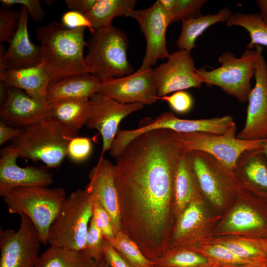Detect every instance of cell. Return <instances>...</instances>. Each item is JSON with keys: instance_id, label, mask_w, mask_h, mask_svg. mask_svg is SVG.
Returning <instances> with one entry per match:
<instances>
[{"instance_id": "c3c4849f", "label": "cell", "mask_w": 267, "mask_h": 267, "mask_svg": "<svg viewBox=\"0 0 267 267\" xmlns=\"http://www.w3.org/2000/svg\"><path fill=\"white\" fill-rule=\"evenodd\" d=\"M256 3L259 8L260 16L267 25V0H257Z\"/></svg>"}, {"instance_id": "603a6c76", "label": "cell", "mask_w": 267, "mask_h": 267, "mask_svg": "<svg viewBox=\"0 0 267 267\" xmlns=\"http://www.w3.org/2000/svg\"><path fill=\"white\" fill-rule=\"evenodd\" d=\"M199 189L189 153L180 150L176 164L174 179V200L178 212L181 213L198 196Z\"/></svg>"}, {"instance_id": "cb8c5ba5", "label": "cell", "mask_w": 267, "mask_h": 267, "mask_svg": "<svg viewBox=\"0 0 267 267\" xmlns=\"http://www.w3.org/2000/svg\"><path fill=\"white\" fill-rule=\"evenodd\" d=\"M48 104L50 117L76 132L86 125L90 115L89 99H64Z\"/></svg>"}, {"instance_id": "ee69618b", "label": "cell", "mask_w": 267, "mask_h": 267, "mask_svg": "<svg viewBox=\"0 0 267 267\" xmlns=\"http://www.w3.org/2000/svg\"><path fill=\"white\" fill-rule=\"evenodd\" d=\"M104 259L110 267H132L111 244L104 238Z\"/></svg>"}, {"instance_id": "83f0119b", "label": "cell", "mask_w": 267, "mask_h": 267, "mask_svg": "<svg viewBox=\"0 0 267 267\" xmlns=\"http://www.w3.org/2000/svg\"><path fill=\"white\" fill-rule=\"evenodd\" d=\"M35 267H97L82 251L50 246L40 255Z\"/></svg>"}, {"instance_id": "7402d4cb", "label": "cell", "mask_w": 267, "mask_h": 267, "mask_svg": "<svg viewBox=\"0 0 267 267\" xmlns=\"http://www.w3.org/2000/svg\"><path fill=\"white\" fill-rule=\"evenodd\" d=\"M0 80L10 87L24 91L40 102L48 103L46 95L51 79L41 63L34 67L0 71Z\"/></svg>"}, {"instance_id": "b9f144b4", "label": "cell", "mask_w": 267, "mask_h": 267, "mask_svg": "<svg viewBox=\"0 0 267 267\" xmlns=\"http://www.w3.org/2000/svg\"><path fill=\"white\" fill-rule=\"evenodd\" d=\"M0 2L2 6L7 7L15 4L24 6L32 19L37 22L43 20L46 15L39 0H0Z\"/></svg>"}, {"instance_id": "8fae6325", "label": "cell", "mask_w": 267, "mask_h": 267, "mask_svg": "<svg viewBox=\"0 0 267 267\" xmlns=\"http://www.w3.org/2000/svg\"><path fill=\"white\" fill-rule=\"evenodd\" d=\"M188 153L200 190L213 204L222 206L227 192L238 187L233 171L206 153Z\"/></svg>"}, {"instance_id": "681fc988", "label": "cell", "mask_w": 267, "mask_h": 267, "mask_svg": "<svg viewBox=\"0 0 267 267\" xmlns=\"http://www.w3.org/2000/svg\"><path fill=\"white\" fill-rule=\"evenodd\" d=\"M9 86L4 81L0 80V102L2 105L6 100Z\"/></svg>"}, {"instance_id": "30bf717a", "label": "cell", "mask_w": 267, "mask_h": 267, "mask_svg": "<svg viewBox=\"0 0 267 267\" xmlns=\"http://www.w3.org/2000/svg\"><path fill=\"white\" fill-rule=\"evenodd\" d=\"M17 230L0 228V267H35L42 240L36 226L26 215H20Z\"/></svg>"}, {"instance_id": "d6a6232c", "label": "cell", "mask_w": 267, "mask_h": 267, "mask_svg": "<svg viewBox=\"0 0 267 267\" xmlns=\"http://www.w3.org/2000/svg\"><path fill=\"white\" fill-rule=\"evenodd\" d=\"M262 217L253 209L245 205L237 206L231 213L225 223V228L232 231H246L262 227Z\"/></svg>"}, {"instance_id": "5bb4252c", "label": "cell", "mask_w": 267, "mask_h": 267, "mask_svg": "<svg viewBox=\"0 0 267 267\" xmlns=\"http://www.w3.org/2000/svg\"><path fill=\"white\" fill-rule=\"evenodd\" d=\"M97 93L123 104L151 105L158 100L152 68L101 81Z\"/></svg>"}, {"instance_id": "e0dca14e", "label": "cell", "mask_w": 267, "mask_h": 267, "mask_svg": "<svg viewBox=\"0 0 267 267\" xmlns=\"http://www.w3.org/2000/svg\"><path fill=\"white\" fill-rule=\"evenodd\" d=\"M19 157L12 145L3 148L0 159V192L16 187L48 186L53 182L52 174L44 166L21 167Z\"/></svg>"}, {"instance_id": "e575fe53", "label": "cell", "mask_w": 267, "mask_h": 267, "mask_svg": "<svg viewBox=\"0 0 267 267\" xmlns=\"http://www.w3.org/2000/svg\"><path fill=\"white\" fill-rule=\"evenodd\" d=\"M21 18V11L11 7L2 6L0 9V43L8 44L18 31Z\"/></svg>"}, {"instance_id": "4316f807", "label": "cell", "mask_w": 267, "mask_h": 267, "mask_svg": "<svg viewBox=\"0 0 267 267\" xmlns=\"http://www.w3.org/2000/svg\"><path fill=\"white\" fill-rule=\"evenodd\" d=\"M136 3V0H97L85 15L95 31L113 26L115 17H127L134 10Z\"/></svg>"}, {"instance_id": "277c9868", "label": "cell", "mask_w": 267, "mask_h": 267, "mask_svg": "<svg viewBox=\"0 0 267 267\" xmlns=\"http://www.w3.org/2000/svg\"><path fill=\"white\" fill-rule=\"evenodd\" d=\"M10 214L27 216L36 226L43 244L47 242L49 227L67 196L63 187H16L0 192Z\"/></svg>"}, {"instance_id": "9c48e42d", "label": "cell", "mask_w": 267, "mask_h": 267, "mask_svg": "<svg viewBox=\"0 0 267 267\" xmlns=\"http://www.w3.org/2000/svg\"><path fill=\"white\" fill-rule=\"evenodd\" d=\"M146 121L134 130H119L115 142L120 148H124L137 136L148 131L166 129L178 133L205 132L218 134L236 136L237 128L233 118L225 115L208 119H183L172 112H165Z\"/></svg>"}, {"instance_id": "9a60e30c", "label": "cell", "mask_w": 267, "mask_h": 267, "mask_svg": "<svg viewBox=\"0 0 267 267\" xmlns=\"http://www.w3.org/2000/svg\"><path fill=\"white\" fill-rule=\"evenodd\" d=\"M167 59L166 62L153 69L158 97L201 87L204 80L197 74L190 52L179 49L171 53Z\"/></svg>"}, {"instance_id": "bcb514c9", "label": "cell", "mask_w": 267, "mask_h": 267, "mask_svg": "<svg viewBox=\"0 0 267 267\" xmlns=\"http://www.w3.org/2000/svg\"><path fill=\"white\" fill-rule=\"evenodd\" d=\"M97 0H65L67 7L85 14L94 6Z\"/></svg>"}, {"instance_id": "4dcf8cb0", "label": "cell", "mask_w": 267, "mask_h": 267, "mask_svg": "<svg viewBox=\"0 0 267 267\" xmlns=\"http://www.w3.org/2000/svg\"><path fill=\"white\" fill-rule=\"evenodd\" d=\"M132 267H154L153 262L142 253L137 244L122 231L108 241Z\"/></svg>"}, {"instance_id": "1f68e13d", "label": "cell", "mask_w": 267, "mask_h": 267, "mask_svg": "<svg viewBox=\"0 0 267 267\" xmlns=\"http://www.w3.org/2000/svg\"><path fill=\"white\" fill-rule=\"evenodd\" d=\"M203 252L214 265L228 267H267V264L248 260L238 256L222 243L207 246L203 249Z\"/></svg>"}, {"instance_id": "d4e9b609", "label": "cell", "mask_w": 267, "mask_h": 267, "mask_svg": "<svg viewBox=\"0 0 267 267\" xmlns=\"http://www.w3.org/2000/svg\"><path fill=\"white\" fill-rule=\"evenodd\" d=\"M243 181L267 194V159L263 148L244 152L233 170Z\"/></svg>"}, {"instance_id": "8992f818", "label": "cell", "mask_w": 267, "mask_h": 267, "mask_svg": "<svg viewBox=\"0 0 267 267\" xmlns=\"http://www.w3.org/2000/svg\"><path fill=\"white\" fill-rule=\"evenodd\" d=\"M129 41L122 29L113 25L95 31L87 41L86 64L90 73L101 81L133 73L128 60Z\"/></svg>"}, {"instance_id": "52a82bcc", "label": "cell", "mask_w": 267, "mask_h": 267, "mask_svg": "<svg viewBox=\"0 0 267 267\" xmlns=\"http://www.w3.org/2000/svg\"><path fill=\"white\" fill-rule=\"evenodd\" d=\"M256 58L255 49H246L240 57L226 51L218 57L219 67L210 71L196 69V72L207 86L219 87L239 102H246L252 89L251 80L255 75Z\"/></svg>"}, {"instance_id": "7a4b0ae2", "label": "cell", "mask_w": 267, "mask_h": 267, "mask_svg": "<svg viewBox=\"0 0 267 267\" xmlns=\"http://www.w3.org/2000/svg\"><path fill=\"white\" fill-rule=\"evenodd\" d=\"M85 29H68L56 21L37 29L41 64L51 80L90 73L84 55Z\"/></svg>"}, {"instance_id": "d590c367", "label": "cell", "mask_w": 267, "mask_h": 267, "mask_svg": "<svg viewBox=\"0 0 267 267\" xmlns=\"http://www.w3.org/2000/svg\"><path fill=\"white\" fill-rule=\"evenodd\" d=\"M83 251L95 261L104 259V237L91 218Z\"/></svg>"}, {"instance_id": "ba28073f", "label": "cell", "mask_w": 267, "mask_h": 267, "mask_svg": "<svg viewBox=\"0 0 267 267\" xmlns=\"http://www.w3.org/2000/svg\"><path fill=\"white\" fill-rule=\"evenodd\" d=\"M169 131L172 139L180 150L187 152L198 151L206 153L232 171L244 152L263 148L266 139L244 140L236 135Z\"/></svg>"}, {"instance_id": "4fadbf2b", "label": "cell", "mask_w": 267, "mask_h": 267, "mask_svg": "<svg viewBox=\"0 0 267 267\" xmlns=\"http://www.w3.org/2000/svg\"><path fill=\"white\" fill-rule=\"evenodd\" d=\"M255 84L248 98L245 123L236 137L244 140L267 138V63L263 47L256 45Z\"/></svg>"}, {"instance_id": "f6af8a7d", "label": "cell", "mask_w": 267, "mask_h": 267, "mask_svg": "<svg viewBox=\"0 0 267 267\" xmlns=\"http://www.w3.org/2000/svg\"><path fill=\"white\" fill-rule=\"evenodd\" d=\"M23 129L9 126L3 121L0 122V145L9 140H14L19 137L23 133Z\"/></svg>"}, {"instance_id": "836d02e7", "label": "cell", "mask_w": 267, "mask_h": 267, "mask_svg": "<svg viewBox=\"0 0 267 267\" xmlns=\"http://www.w3.org/2000/svg\"><path fill=\"white\" fill-rule=\"evenodd\" d=\"M198 196L181 212L174 235L176 240L181 239L189 234L203 222L204 212Z\"/></svg>"}, {"instance_id": "f907efd6", "label": "cell", "mask_w": 267, "mask_h": 267, "mask_svg": "<svg viewBox=\"0 0 267 267\" xmlns=\"http://www.w3.org/2000/svg\"><path fill=\"white\" fill-rule=\"evenodd\" d=\"M96 262L97 267H110V266L104 260V259H103L98 261H96Z\"/></svg>"}, {"instance_id": "f35d334b", "label": "cell", "mask_w": 267, "mask_h": 267, "mask_svg": "<svg viewBox=\"0 0 267 267\" xmlns=\"http://www.w3.org/2000/svg\"><path fill=\"white\" fill-rule=\"evenodd\" d=\"M92 218L101 230L104 238L108 241L112 240L115 234L111 218L106 210L95 197Z\"/></svg>"}, {"instance_id": "ffe728a7", "label": "cell", "mask_w": 267, "mask_h": 267, "mask_svg": "<svg viewBox=\"0 0 267 267\" xmlns=\"http://www.w3.org/2000/svg\"><path fill=\"white\" fill-rule=\"evenodd\" d=\"M21 18L15 35L9 44L6 50L3 44L0 45V71L36 66L41 63L40 46L30 40L28 28V12L20 7Z\"/></svg>"}, {"instance_id": "484cf974", "label": "cell", "mask_w": 267, "mask_h": 267, "mask_svg": "<svg viewBox=\"0 0 267 267\" xmlns=\"http://www.w3.org/2000/svg\"><path fill=\"white\" fill-rule=\"evenodd\" d=\"M232 14L230 9L223 8L215 14L208 13L204 16L182 21L181 32L176 42L177 47L179 49L190 52L195 47L196 40L199 36L216 23H226Z\"/></svg>"}, {"instance_id": "f1b7e54d", "label": "cell", "mask_w": 267, "mask_h": 267, "mask_svg": "<svg viewBox=\"0 0 267 267\" xmlns=\"http://www.w3.org/2000/svg\"><path fill=\"white\" fill-rule=\"evenodd\" d=\"M226 25L228 27H241L247 31L250 42L247 45V49H253L256 45L267 46V25L259 13H234Z\"/></svg>"}, {"instance_id": "ab89813d", "label": "cell", "mask_w": 267, "mask_h": 267, "mask_svg": "<svg viewBox=\"0 0 267 267\" xmlns=\"http://www.w3.org/2000/svg\"><path fill=\"white\" fill-rule=\"evenodd\" d=\"M92 150V145L89 138L77 136L70 142L67 156L73 162L81 163L90 156Z\"/></svg>"}, {"instance_id": "3957f363", "label": "cell", "mask_w": 267, "mask_h": 267, "mask_svg": "<svg viewBox=\"0 0 267 267\" xmlns=\"http://www.w3.org/2000/svg\"><path fill=\"white\" fill-rule=\"evenodd\" d=\"M23 130L11 145L19 157L42 162L46 168L61 165L67 156L70 142L78 134L50 117Z\"/></svg>"}, {"instance_id": "7dc6e473", "label": "cell", "mask_w": 267, "mask_h": 267, "mask_svg": "<svg viewBox=\"0 0 267 267\" xmlns=\"http://www.w3.org/2000/svg\"><path fill=\"white\" fill-rule=\"evenodd\" d=\"M158 1L163 9L170 16L173 22V13L176 0H158Z\"/></svg>"}, {"instance_id": "2e32d148", "label": "cell", "mask_w": 267, "mask_h": 267, "mask_svg": "<svg viewBox=\"0 0 267 267\" xmlns=\"http://www.w3.org/2000/svg\"><path fill=\"white\" fill-rule=\"evenodd\" d=\"M90 113L86 124L89 129L99 132L102 139L101 156L109 150L115 138L120 123L131 113L141 109L144 105L139 103L123 104L99 93L90 99Z\"/></svg>"}, {"instance_id": "44dd1931", "label": "cell", "mask_w": 267, "mask_h": 267, "mask_svg": "<svg viewBox=\"0 0 267 267\" xmlns=\"http://www.w3.org/2000/svg\"><path fill=\"white\" fill-rule=\"evenodd\" d=\"M101 80L90 73L51 80L46 91L48 103L71 98L90 99L98 92Z\"/></svg>"}, {"instance_id": "74e56055", "label": "cell", "mask_w": 267, "mask_h": 267, "mask_svg": "<svg viewBox=\"0 0 267 267\" xmlns=\"http://www.w3.org/2000/svg\"><path fill=\"white\" fill-rule=\"evenodd\" d=\"M222 244L238 256L248 260L267 264L265 254L259 248L247 242L230 241Z\"/></svg>"}, {"instance_id": "816d5d0a", "label": "cell", "mask_w": 267, "mask_h": 267, "mask_svg": "<svg viewBox=\"0 0 267 267\" xmlns=\"http://www.w3.org/2000/svg\"><path fill=\"white\" fill-rule=\"evenodd\" d=\"M265 155L267 159V138L265 139L264 147L263 148Z\"/></svg>"}, {"instance_id": "6da1fadb", "label": "cell", "mask_w": 267, "mask_h": 267, "mask_svg": "<svg viewBox=\"0 0 267 267\" xmlns=\"http://www.w3.org/2000/svg\"><path fill=\"white\" fill-rule=\"evenodd\" d=\"M180 151L168 130L157 129L137 136L115 158L121 231L152 262L169 250L170 212Z\"/></svg>"}, {"instance_id": "ac0fdd59", "label": "cell", "mask_w": 267, "mask_h": 267, "mask_svg": "<svg viewBox=\"0 0 267 267\" xmlns=\"http://www.w3.org/2000/svg\"><path fill=\"white\" fill-rule=\"evenodd\" d=\"M0 116L7 125L24 129L50 117L48 104L38 101L20 89L9 87L7 97L0 105Z\"/></svg>"}, {"instance_id": "7bdbcfd3", "label": "cell", "mask_w": 267, "mask_h": 267, "mask_svg": "<svg viewBox=\"0 0 267 267\" xmlns=\"http://www.w3.org/2000/svg\"><path fill=\"white\" fill-rule=\"evenodd\" d=\"M61 23L68 29L87 28L92 34L95 31L87 16L76 11L70 10L65 12L62 15Z\"/></svg>"}, {"instance_id": "8d00e7d4", "label": "cell", "mask_w": 267, "mask_h": 267, "mask_svg": "<svg viewBox=\"0 0 267 267\" xmlns=\"http://www.w3.org/2000/svg\"><path fill=\"white\" fill-rule=\"evenodd\" d=\"M206 1L205 0H176L173 22L201 16V8Z\"/></svg>"}, {"instance_id": "5b68a950", "label": "cell", "mask_w": 267, "mask_h": 267, "mask_svg": "<svg viewBox=\"0 0 267 267\" xmlns=\"http://www.w3.org/2000/svg\"><path fill=\"white\" fill-rule=\"evenodd\" d=\"M94 200V196L86 189H78L67 197L49 227L47 242L50 246L83 250Z\"/></svg>"}, {"instance_id": "d6986e66", "label": "cell", "mask_w": 267, "mask_h": 267, "mask_svg": "<svg viewBox=\"0 0 267 267\" xmlns=\"http://www.w3.org/2000/svg\"><path fill=\"white\" fill-rule=\"evenodd\" d=\"M86 189L91 194L109 214L115 234L121 231L118 195L114 182V165L100 156L90 171Z\"/></svg>"}, {"instance_id": "f5cc1de1", "label": "cell", "mask_w": 267, "mask_h": 267, "mask_svg": "<svg viewBox=\"0 0 267 267\" xmlns=\"http://www.w3.org/2000/svg\"><path fill=\"white\" fill-rule=\"evenodd\" d=\"M213 267H224V266H219V265H215ZM253 267V266H251V267Z\"/></svg>"}, {"instance_id": "60d3db41", "label": "cell", "mask_w": 267, "mask_h": 267, "mask_svg": "<svg viewBox=\"0 0 267 267\" xmlns=\"http://www.w3.org/2000/svg\"><path fill=\"white\" fill-rule=\"evenodd\" d=\"M158 98L166 101L174 111L179 114L188 112L193 104L191 95L184 90L178 91L171 95L158 97Z\"/></svg>"}, {"instance_id": "f546056e", "label": "cell", "mask_w": 267, "mask_h": 267, "mask_svg": "<svg viewBox=\"0 0 267 267\" xmlns=\"http://www.w3.org/2000/svg\"><path fill=\"white\" fill-rule=\"evenodd\" d=\"M152 262L154 267H213L214 265L205 255L187 250H169Z\"/></svg>"}, {"instance_id": "7c38bea8", "label": "cell", "mask_w": 267, "mask_h": 267, "mask_svg": "<svg viewBox=\"0 0 267 267\" xmlns=\"http://www.w3.org/2000/svg\"><path fill=\"white\" fill-rule=\"evenodd\" d=\"M127 17L138 22L146 39V50L139 68H152L158 60L168 58L170 53L166 47V34L172 20L158 0L148 8L133 10Z\"/></svg>"}]
</instances>
